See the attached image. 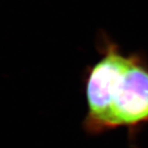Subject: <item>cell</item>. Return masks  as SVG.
I'll return each instance as SVG.
<instances>
[{
  "mask_svg": "<svg viewBox=\"0 0 148 148\" xmlns=\"http://www.w3.org/2000/svg\"><path fill=\"white\" fill-rule=\"evenodd\" d=\"M100 41L101 57L87 75L83 126L92 135L120 128L134 132L148 123V62L121 52L107 37Z\"/></svg>",
  "mask_w": 148,
  "mask_h": 148,
  "instance_id": "6da1fadb",
  "label": "cell"
}]
</instances>
